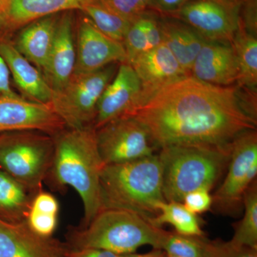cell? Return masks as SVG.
<instances>
[{
	"instance_id": "obj_1",
	"label": "cell",
	"mask_w": 257,
	"mask_h": 257,
	"mask_svg": "<svg viewBox=\"0 0 257 257\" xmlns=\"http://www.w3.org/2000/svg\"><path fill=\"white\" fill-rule=\"evenodd\" d=\"M157 148L177 145L227 146L256 130V95L187 76L167 84L133 115Z\"/></svg>"
},
{
	"instance_id": "obj_2",
	"label": "cell",
	"mask_w": 257,
	"mask_h": 257,
	"mask_svg": "<svg viewBox=\"0 0 257 257\" xmlns=\"http://www.w3.org/2000/svg\"><path fill=\"white\" fill-rule=\"evenodd\" d=\"M53 138V160L47 178L57 188L69 186L77 191L84 206V226L101 210L100 174L104 165L95 128H64Z\"/></svg>"
},
{
	"instance_id": "obj_3",
	"label": "cell",
	"mask_w": 257,
	"mask_h": 257,
	"mask_svg": "<svg viewBox=\"0 0 257 257\" xmlns=\"http://www.w3.org/2000/svg\"><path fill=\"white\" fill-rule=\"evenodd\" d=\"M101 209L133 211L147 219L155 217L165 202L158 155L105 165L100 174Z\"/></svg>"
},
{
	"instance_id": "obj_4",
	"label": "cell",
	"mask_w": 257,
	"mask_h": 257,
	"mask_svg": "<svg viewBox=\"0 0 257 257\" xmlns=\"http://www.w3.org/2000/svg\"><path fill=\"white\" fill-rule=\"evenodd\" d=\"M231 145H177L161 148L162 192L167 202H182L199 189L211 191L229 164Z\"/></svg>"
},
{
	"instance_id": "obj_5",
	"label": "cell",
	"mask_w": 257,
	"mask_h": 257,
	"mask_svg": "<svg viewBox=\"0 0 257 257\" xmlns=\"http://www.w3.org/2000/svg\"><path fill=\"white\" fill-rule=\"evenodd\" d=\"M165 233L150 219L137 213L104 209L87 224L70 233L67 247L100 248L119 255L135 252L145 245L160 249Z\"/></svg>"
},
{
	"instance_id": "obj_6",
	"label": "cell",
	"mask_w": 257,
	"mask_h": 257,
	"mask_svg": "<svg viewBox=\"0 0 257 257\" xmlns=\"http://www.w3.org/2000/svg\"><path fill=\"white\" fill-rule=\"evenodd\" d=\"M54 155V138L40 132L0 133V170L16 179L32 195L42 191Z\"/></svg>"
},
{
	"instance_id": "obj_7",
	"label": "cell",
	"mask_w": 257,
	"mask_h": 257,
	"mask_svg": "<svg viewBox=\"0 0 257 257\" xmlns=\"http://www.w3.org/2000/svg\"><path fill=\"white\" fill-rule=\"evenodd\" d=\"M116 74L114 64L91 72H74L63 87L52 91L50 105L66 127L93 126L98 102Z\"/></svg>"
},
{
	"instance_id": "obj_8",
	"label": "cell",
	"mask_w": 257,
	"mask_h": 257,
	"mask_svg": "<svg viewBox=\"0 0 257 257\" xmlns=\"http://www.w3.org/2000/svg\"><path fill=\"white\" fill-rule=\"evenodd\" d=\"M227 173L212 197V204L224 214H236L243 197L257 175L256 130L240 134L231 144Z\"/></svg>"
},
{
	"instance_id": "obj_9",
	"label": "cell",
	"mask_w": 257,
	"mask_h": 257,
	"mask_svg": "<svg viewBox=\"0 0 257 257\" xmlns=\"http://www.w3.org/2000/svg\"><path fill=\"white\" fill-rule=\"evenodd\" d=\"M98 151L104 166L132 162L155 155L147 128L135 116L117 118L96 128Z\"/></svg>"
},
{
	"instance_id": "obj_10",
	"label": "cell",
	"mask_w": 257,
	"mask_h": 257,
	"mask_svg": "<svg viewBox=\"0 0 257 257\" xmlns=\"http://www.w3.org/2000/svg\"><path fill=\"white\" fill-rule=\"evenodd\" d=\"M241 8L227 0H189L167 17L187 24L207 41L231 42L239 30Z\"/></svg>"
},
{
	"instance_id": "obj_11",
	"label": "cell",
	"mask_w": 257,
	"mask_h": 257,
	"mask_svg": "<svg viewBox=\"0 0 257 257\" xmlns=\"http://www.w3.org/2000/svg\"><path fill=\"white\" fill-rule=\"evenodd\" d=\"M144 103L138 74L130 64L121 63L99 99L93 127L96 130L111 120L133 116Z\"/></svg>"
},
{
	"instance_id": "obj_12",
	"label": "cell",
	"mask_w": 257,
	"mask_h": 257,
	"mask_svg": "<svg viewBox=\"0 0 257 257\" xmlns=\"http://www.w3.org/2000/svg\"><path fill=\"white\" fill-rule=\"evenodd\" d=\"M66 128L49 104L20 96H0V133L30 130L54 137Z\"/></svg>"
},
{
	"instance_id": "obj_13",
	"label": "cell",
	"mask_w": 257,
	"mask_h": 257,
	"mask_svg": "<svg viewBox=\"0 0 257 257\" xmlns=\"http://www.w3.org/2000/svg\"><path fill=\"white\" fill-rule=\"evenodd\" d=\"M67 251L58 240L32 231L27 220L0 217V257H67Z\"/></svg>"
},
{
	"instance_id": "obj_14",
	"label": "cell",
	"mask_w": 257,
	"mask_h": 257,
	"mask_svg": "<svg viewBox=\"0 0 257 257\" xmlns=\"http://www.w3.org/2000/svg\"><path fill=\"white\" fill-rule=\"evenodd\" d=\"M74 72H91L116 62H126L124 45L94 27L89 19L80 20L77 31Z\"/></svg>"
},
{
	"instance_id": "obj_15",
	"label": "cell",
	"mask_w": 257,
	"mask_h": 257,
	"mask_svg": "<svg viewBox=\"0 0 257 257\" xmlns=\"http://www.w3.org/2000/svg\"><path fill=\"white\" fill-rule=\"evenodd\" d=\"M130 65L141 82L144 104L162 87L189 76L164 43L139 56Z\"/></svg>"
},
{
	"instance_id": "obj_16",
	"label": "cell",
	"mask_w": 257,
	"mask_h": 257,
	"mask_svg": "<svg viewBox=\"0 0 257 257\" xmlns=\"http://www.w3.org/2000/svg\"><path fill=\"white\" fill-rule=\"evenodd\" d=\"M237 61L231 42L206 41L191 69L190 76L218 86H231L237 82Z\"/></svg>"
},
{
	"instance_id": "obj_17",
	"label": "cell",
	"mask_w": 257,
	"mask_h": 257,
	"mask_svg": "<svg viewBox=\"0 0 257 257\" xmlns=\"http://www.w3.org/2000/svg\"><path fill=\"white\" fill-rule=\"evenodd\" d=\"M98 0H2L0 28L14 31L50 15L67 11H82Z\"/></svg>"
},
{
	"instance_id": "obj_18",
	"label": "cell",
	"mask_w": 257,
	"mask_h": 257,
	"mask_svg": "<svg viewBox=\"0 0 257 257\" xmlns=\"http://www.w3.org/2000/svg\"><path fill=\"white\" fill-rule=\"evenodd\" d=\"M73 11L59 17L53 46L42 74L52 91L64 87L74 74L77 52L73 32Z\"/></svg>"
},
{
	"instance_id": "obj_19",
	"label": "cell",
	"mask_w": 257,
	"mask_h": 257,
	"mask_svg": "<svg viewBox=\"0 0 257 257\" xmlns=\"http://www.w3.org/2000/svg\"><path fill=\"white\" fill-rule=\"evenodd\" d=\"M0 52L15 84L25 99L50 104L52 89L42 72L20 53L13 42L7 39L0 40Z\"/></svg>"
},
{
	"instance_id": "obj_20",
	"label": "cell",
	"mask_w": 257,
	"mask_h": 257,
	"mask_svg": "<svg viewBox=\"0 0 257 257\" xmlns=\"http://www.w3.org/2000/svg\"><path fill=\"white\" fill-rule=\"evenodd\" d=\"M58 19L56 15H50L28 24L14 44L20 53L42 74L53 46Z\"/></svg>"
},
{
	"instance_id": "obj_21",
	"label": "cell",
	"mask_w": 257,
	"mask_h": 257,
	"mask_svg": "<svg viewBox=\"0 0 257 257\" xmlns=\"http://www.w3.org/2000/svg\"><path fill=\"white\" fill-rule=\"evenodd\" d=\"M160 23L163 43L190 76L194 60L207 40L177 19L165 17L160 20Z\"/></svg>"
},
{
	"instance_id": "obj_22",
	"label": "cell",
	"mask_w": 257,
	"mask_h": 257,
	"mask_svg": "<svg viewBox=\"0 0 257 257\" xmlns=\"http://www.w3.org/2000/svg\"><path fill=\"white\" fill-rule=\"evenodd\" d=\"M231 43L236 54L239 70L236 84L239 87L256 95V35L246 31L240 21L239 30L236 32Z\"/></svg>"
},
{
	"instance_id": "obj_23",
	"label": "cell",
	"mask_w": 257,
	"mask_h": 257,
	"mask_svg": "<svg viewBox=\"0 0 257 257\" xmlns=\"http://www.w3.org/2000/svg\"><path fill=\"white\" fill-rule=\"evenodd\" d=\"M34 197L16 179L0 170V217L11 221L27 220Z\"/></svg>"
},
{
	"instance_id": "obj_24",
	"label": "cell",
	"mask_w": 257,
	"mask_h": 257,
	"mask_svg": "<svg viewBox=\"0 0 257 257\" xmlns=\"http://www.w3.org/2000/svg\"><path fill=\"white\" fill-rule=\"evenodd\" d=\"M158 209V214L150 219L155 226L162 228L164 224H170L179 234L205 236L197 215L189 211L182 202L165 201Z\"/></svg>"
},
{
	"instance_id": "obj_25",
	"label": "cell",
	"mask_w": 257,
	"mask_h": 257,
	"mask_svg": "<svg viewBox=\"0 0 257 257\" xmlns=\"http://www.w3.org/2000/svg\"><path fill=\"white\" fill-rule=\"evenodd\" d=\"M81 12L101 33L121 43L133 23L111 9L102 0L87 5Z\"/></svg>"
},
{
	"instance_id": "obj_26",
	"label": "cell",
	"mask_w": 257,
	"mask_h": 257,
	"mask_svg": "<svg viewBox=\"0 0 257 257\" xmlns=\"http://www.w3.org/2000/svg\"><path fill=\"white\" fill-rule=\"evenodd\" d=\"M242 219L234 226L232 239L228 241L235 247L257 248V184L255 180L245 192Z\"/></svg>"
},
{
	"instance_id": "obj_27",
	"label": "cell",
	"mask_w": 257,
	"mask_h": 257,
	"mask_svg": "<svg viewBox=\"0 0 257 257\" xmlns=\"http://www.w3.org/2000/svg\"><path fill=\"white\" fill-rule=\"evenodd\" d=\"M160 249L178 257H209V241L205 236H186L166 231Z\"/></svg>"
},
{
	"instance_id": "obj_28",
	"label": "cell",
	"mask_w": 257,
	"mask_h": 257,
	"mask_svg": "<svg viewBox=\"0 0 257 257\" xmlns=\"http://www.w3.org/2000/svg\"><path fill=\"white\" fill-rule=\"evenodd\" d=\"M140 18L132 24L123 42L126 55V63L130 64L139 56L151 49Z\"/></svg>"
},
{
	"instance_id": "obj_29",
	"label": "cell",
	"mask_w": 257,
	"mask_h": 257,
	"mask_svg": "<svg viewBox=\"0 0 257 257\" xmlns=\"http://www.w3.org/2000/svg\"><path fill=\"white\" fill-rule=\"evenodd\" d=\"M108 7L132 23L151 9L150 0H102Z\"/></svg>"
},
{
	"instance_id": "obj_30",
	"label": "cell",
	"mask_w": 257,
	"mask_h": 257,
	"mask_svg": "<svg viewBox=\"0 0 257 257\" xmlns=\"http://www.w3.org/2000/svg\"><path fill=\"white\" fill-rule=\"evenodd\" d=\"M57 216L30 209L27 221L29 226L36 234L45 237H50L57 227Z\"/></svg>"
},
{
	"instance_id": "obj_31",
	"label": "cell",
	"mask_w": 257,
	"mask_h": 257,
	"mask_svg": "<svg viewBox=\"0 0 257 257\" xmlns=\"http://www.w3.org/2000/svg\"><path fill=\"white\" fill-rule=\"evenodd\" d=\"M212 202L210 191L199 189L186 194L182 203L189 211L197 215L209 210Z\"/></svg>"
},
{
	"instance_id": "obj_32",
	"label": "cell",
	"mask_w": 257,
	"mask_h": 257,
	"mask_svg": "<svg viewBox=\"0 0 257 257\" xmlns=\"http://www.w3.org/2000/svg\"><path fill=\"white\" fill-rule=\"evenodd\" d=\"M209 257H257V248L235 247L228 241H209Z\"/></svg>"
},
{
	"instance_id": "obj_33",
	"label": "cell",
	"mask_w": 257,
	"mask_h": 257,
	"mask_svg": "<svg viewBox=\"0 0 257 257\" xmlns=\"http://www.w3.org/2000/svg\"><path fill=\"white\" fill-rule=\"evenodd\" d=\"M31 209L58 215L60 205L57 199L52 194L40 191L32 199Z\"/></svg>"
},
{
	"instance_id": "obj_34",
	"label": "cell",
	"mask_w": 257,
	"mask_h": 257,
	"mask_svg": "<svg viewBox=\"0 0 257 257\" xmlns=\"http://www.w3.org/2000/svg\"><path fill=\"white\" fill-rule=\"evenodd\" d=\"M189 0H150L151 9L167 17L180 9Z\"/></svg>"
},
{
	"instance_id": "obj_35",
	"label": "cell",
	"mask_w": 257,
	"mask_h": 257,
	"mask_svg": "<svg viewBox=\"0 0 257 257\" xmlns=\"http://www.w3.org/2000/svg\"><path fill=\"white\" fill-rule=\"evenodd\" d=\"M19 96L12 89L10 74L8 65L0 52V96Z\"/></svg>"
},
{
	"instance_id": "obj_36",
	"label": "cell",
	"mask_w": 257,
	"mask_h": 257,
	"mask_svg": "<svg viewBox=\"0 0 257 257\" xmlns=\"http://www.w3.org/2000/svg\"><path fill=\"white\" fill-rule=\"evenodd\" d=\"M67 257H119V255L107 250L87 248L76 250L68 249Z\"/></svg>"
},
{
	"instance_id": "obj_37",
	"label": "cell",
	"mask_w": 257,
	"mask_h": 257,
	"mask_svg": "<svg viewBox=\"0 0 257 257\" xmlns=\"http://www.w3.org/2000/svg\"><path fill=\"white\" fill-rule=\"evenodd\" d=\"M166 253L163 250L160 248H153L152 251L145 253H137L135 252L124 253L119 255V257H166Z\"/></svg>"
},
{
	"instance_id": "obj_38",
	"label": "cell",
	"mask_w": 257,
	"mask_h": 257,
	"mask_svg": "<svg viewBox=\"0 0 257 257\" xmlns=\"http://www.w3.org/2000/svg\"><path fill=\"white\" fill-rule=\"evenodd\" d=\"M227 1L232 2V3H236V4H242L243 0H227Z\"/></svg>"
},
{
	"instance_id": "obj_39",
	"label": "cell",
	"mask_w": 257,
	"mask_h": 257,
	"mask_svg": "<svg viewBox=\"0 0 257 257\" xmlns=\"http://www.w3.org/2000/svg\"><path fill=\"white\" fill-rule=\"evenodd\" d=\"M166 257H178L176 256H173V255H170V254H166Z\"/></svg>"
},
{
	"instance_id": "obj_40",
	"label": "cell",
	"mask_w": 257,
	"mask_h": 257,
	"mask_svg": "<svg viewBox=\"0 0 257 257\" xmlns=\"http://www.w3.org/2000/svg\"><path fill=\"white\" fill-rule=\"evenodd\" d=\"M1 1H2V0H0V2H1Z\"/></svg>"
}]
</instances>
